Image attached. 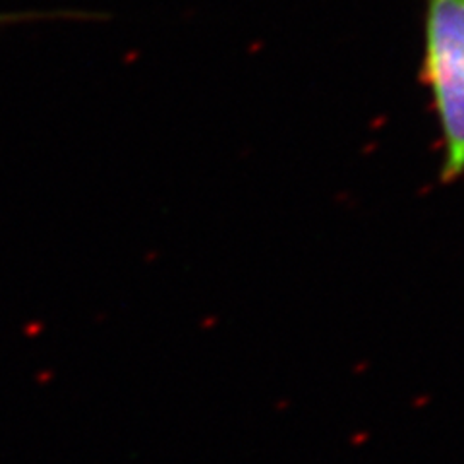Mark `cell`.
I'll use <instances>...</instances> for the list:
<instances>
[{"label":"cell","instance_id":"6da1fadb","mask_svg":"<svg viewBox=\"0 0 464 464\" xmlns=\"http://www.w3.org/2000/svg\"><path fill=\"white\" fill-rule=\"evenodd\" d=\"M422 82L441 134V180L464 177V0H426Z\"/></svg>","mask_w":464,"mask_h":464},{"label":"cell","instance_id":"7a4b0ae2","mask_svg":"<svg viewBox=\"0 0 464 464\" xmlns=\"http://www.w3.org/2000/svg\"><path fill=\"white\" fill-rule=\"evenodd\" d=\"M34 14H0V24H12L22 20H34Z\"/></svg>","mask_w":464,"mask_h":464}]
</instances>
